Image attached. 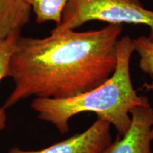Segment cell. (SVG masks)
Here are the masks:
<instances>
[{"instance_id": "obj_8", "label": "cell", "mask_w": 153, "mask_h": 153, "mask_svg": "<svg viewBox=\"0 0 153 153\" xmlns=\"http://www.w3.org/2000/svg\"><path fill=\"white\" fill-rule=\"evenodd\" d=\"M135 51H136L140 57L139 67L145 73L150 74L153 77V41L148 37L140 36L133 39ZM144 87L147 90L153 91V82L150 85L145 84ZM151 137L153 140V127L151 131Z\"/></svg>"}, {"instance_id": "obj_3", "label": "cell", "mask_w": 153, "mask_h": 153, "mask_svg": "<svg viewBox=\"0 0 153 153\" xmlns=\"http://www.w3.org/2000/svg\"><path fill=\"white\" fill-rule=\"evenodd\" d=\"M111 24H143L150 28L153 41V11L145 9L140 0H69L60 24L51 33L75 30L91 21Z\"/></svg>"}, {"instance_id": "obj_4", "label": "cell", "mask_w": 153, "mask_h": 153, "mask_svg": "<svg viewBox=\"0 0 153 153\" xmlns=\"http://www.w3.org/2000/svg\"><path fill=\"white\" fill-rule=\"evenodd\" d=\"M112 143L111 123L97 120L85 131L39 150L13 148L9 153H104Z\"/></svg>"}, {"instance_id": "obj_7", "label": "cell", "mask_w": 153, "mask_h": 153, "mask_svg": "<svg viewBox=\"0 0 153 153\" xmlns=\"http://www.w3.org/2000/svg\"><path fill=\"white\" fill-rule=\"evenodd\" d=\"M31 7L38 24H60L62 11L69 0H26Z\"/></svg>"}, {"instance_id": "obj_5", "label": "cell", "mask_w": 153, "mask_h": 153, "mask_svg": "<svg viewBox=\"0 0 153 153\" xmlns=\"http://www.w3.org/2000/svg\"><path fill=\"white\" fill-rule=\"evenodd\" d=\"M131 125L123 137L112 143L104 153H152L150 144L153 127V108L135 106L132 109Z\"/></svg>"}, {"instance_id": "obj_6", "label": "cell", "mask_w": 153, "mask_h": 153, "mask_svg": "<svg viewBox=\"0 0 153 153\" xmlns=\"http://www.w3.org/2000/svg\"><path fill=\"white\" fill-rule=\"evenodd\" d=\"M32 9L26 0H0V43L21 33L30 22Z\"/></svg>"}, {"instance_id": "obj_1", "label": "cell", "mask_w": 153, "mask_h": 153, "mask_svg": "<svg viewBox=\"0 0 153 153\" xmlns=\"http://www.w3.org/2000/svg\"><path fill=\"white\" fill-rule=\"evenodd\" d=\"M123 24L101 29L68 30L45 38L19 36L7 77L14 83L4 109L29 97L68 99L105 83L116 71Z\"/></svg>"}, {"instance_id": "obj_2", "label": "cell", "mask_w": 153, "mask_h": 153, "mask_svg": "<svg viewBox=\"0 0 153 153\" xmlns=\"http://www.w3.org/2000/svg\"><path fill=\"white\" fill-rule=\"evenodd\" d=\"M135 51L133 41L126 36L118 43V62L111 78L99 87L68 99L34 98L31 108L42 120L53 124L62 134L70 131V118L83 112H91L113 125L120 137L131 125L129 114L135 106H150L148 99L134 89L130 62Z\"/></svg>"}, {"instance_id": "obj_9", "label": "cell", "mask_w": 153, "mask_h": 153, "mask_svg": "<svg viewBox=\"0 0 153 153\" xmlns=\"http://www.w3.org/2000/svg\"><path fill=\"white\" fill-rule=\"evenodd\" d=\"M21 33H14L0 43V82L7 77L9 61L14 49L15 42ZM4 108H0V131L5 128L7 124V114Z\"/></svg>"}]
</instances>
